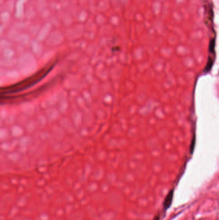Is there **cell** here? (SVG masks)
Wrapping results in <instances>:
<instances>
[{
	"mask_svg": "<svg viewBox=\"0 0 219 220\" xmlns=\"http://www.w3.org/2000/svg\"><path fill=\"white\" fill-rule=\"evenodd\" d=\"M173 196H174V192H173V191H170L168 192V194H167L163 203L164 207L165 208H169L170 206L171 205V203L172 202V199H173Z\"/></svg>",
	"mask_w": 219,
	"mask_h": 220,
	"instance_id": "cell-1",
	"label": "cell"
},
{
	"mask_svg": "<svg viewBox=\"0 0 219 220\" xmlns=\"http://www.w3.org/2000/svg\"><path fill=\"white\" fill-rule=\"evenodd\" d=\"M153 220H159V216H156L155 218L153 219Z\"/></svg>",
	"mask_w": 219,
	"mask_h": 220,
	"instance_id": "cell-2",
	"label": "cell"
}]
</instances>
